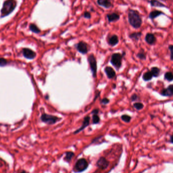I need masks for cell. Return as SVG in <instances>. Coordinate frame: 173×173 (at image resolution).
I'll list each match as a JSON object with an SVG mask.
<instances>
[{
  "label": "cell",
  "mask_w": 173,
  "mask_h": 173,
  "mask_svg": "<svg viewBox=\"0 0 173 173\" xmlns=\"http://www.w3.org/2000/svg\"><path fill=\"white\" fill-rule=\"evenodd\" d=\"M107 17L109 22H113L118 21L120 19V15L117 13H112L107 14Z\"/></svg>",
  "instance_id": "obj_14"
},
{
  "label": "cell",
  "mask_w": 173,
  "mask_h": 173,
  "mask_svg": "<svg viewBox=\"0 0 173 173\" xmlns=\"http://www.w3.org/2000/svg\"><path fill=\"white\" fill-rule=\"evenodd\" d=\"M150 5L152 7H166L168 8L165 5L162 3L161 2L159 1L158 0H150L149 1Z\"/></svg>",
  "instance_id": "obj_18"
},
{
  "label": "cell",
  "mask_w": 173,
  "mask_h": 173,
  "mask_svg": "<svg viewBox=\"0 0 173 173\" xmlns=\"http://www.w3.org/2000/svg\"><path fill=\"white\" fill-rule=\"evenodd\" d=\"M138 58L140 59L141 60H145L146 58V54L144 51H140L137 55Z\"/></svg>",
  "instance_id": "obj_25"
},
{
  "label": "cell",
  "mask_w": 173,
  "mask_h": 173,
  "mask_svg": "<svg viewBox=\"0 0 173 173\" xmlns=\"http://www.w3.org/2000/svg\"><path fill=\"white\" fill-rule=\"evenodd\" d=\"M162 1H167V0H162Z\"/></svg>",
  "instance_id": "obj_37"
},
{
  "label": "cell",
  "mask_w": 173,
  "mask_h": 173,
  "mask_svg": "<svg viewBox=\"0 0 173 173\" xmlns=\"http://www.w3.org/2000/svg\"><path fill=\"white\" fill-rule=\"evenodd\" d=\"M151 73H152V76L153 77H158L160 75V70L157 67H153L151 69Z\"/></svg>",
  "instance_id": "obj_21"
},
{
  "label": "cell",
  "mask_w": 173,
  "mask_h": 173,
  "mask_svg": "<svg viewBox=\"0 0 173 173\" xmlns=\"http://www.w3.org/2000/svg\"><path fill=\"white\" fill-rule=\"evenodd\" d=\"M104 71L106 74L108 79H112L116 76V73L114 70L111 67H106L104 69Z\"/></svg>",
  "instance_id": "obj_13"
},
{
  "label": "cell",
  "mask_w": 173,
  "mask_h": 173,
  "mask_svg": "<svg viewBox=\"0 0 173 173\" xmlns=\"http://www.w3.org/2000/svg\"><path fill=\"white\" fill-rule=\"evenodd\" d=\"M160 94L163 96L165 97H170L172 96L173 95V86L172 85H171L168 86V88L165 89H163L162 90Z\"/></svg>",
  "instance_id": "obj_11"
},
{
  "label": "cell",
  "mask_w": 173,
  "mask_h": 173,
  "mask_svg": "<svg viewBox=\"0 0 173 173\" xmlns=\"http://www.w3.org/2000/svg\"><path fill=\"white\" fill-rule=\"evenodd\" d=\"M173 46L172 45H171L168 46V49L170 50V52H171V54H170V58H171V60H173Z\"/></svg>",
  "instance_id": "obj_32"
},
{
  "label": "cell",
  "mask_w": 173,
  "mask_h": 173,
  "mask_svg": "<svg viewBox=\"0 0 173 173\" xmlns=\"http://www.w3.org/2000/svg\"><path fill=\"white\" fill-rule=\"evenodd\" d=\"M145 40L147 44L150 45H152L155 44L156 42V39L155 36L151 33H148L146 34L145 38Z\"/></svg>",
  "instance_id": "obj_12"
},
{
  "label": "cell",
  "mask_w": 173,
  "mask_h": 173,
  "mask_svg": "<svg viewBox=\"0 0 173 173\" xmlns=\"http://www.w3.org/2000/svg\"><path fill=\"white\" fill-rule=\"evenodd\" d=\"M131 100L134 102V101H136L138 99V96L137 94H134L131 96Z\"/></svg>",
  "instance_id": "obj_33"
},
{
  "label": "cell",
  "mask_w": 173,
  "mask_h": 173,
  "mask_svg": "<svg viewBox=\"0 0 173 173\" xmlns=\"http://www.w3.org/2000/svg\"><path fill=\"white\" fill-rule=\"evenodd\" d=\"M99 112V110L98 109H96L93 110V111L92 112V113L93 115H98Z\"/></svg>",
  "instance_id": "obj_34"
},
{
  "label": "cell",
  "mask_w": 173,
  "mask_h": 173,
  "mask_svg": "<svg viewBox=\"0 0 173 173\" xmlns=\"http://www.w3.org/2000/svg\"><path fill=\"white\" fill-rule=\"evenodd\" d=\"M16 0H6L4 2L2 9L1 10V17L2 18L6 17L13 12L17 7Z\"/></svg>",
  "instance_id": "obj_2"
},
{
  "label": "cell",
  "mask_w": 173,
  "mask_h": 173,
  "mask_svg": "<svg viewBox=\"0 0 173 173\" xmlns=\"http://www.w3.org/2000/svg\"><path fill=\"white\" fill-rule=\"evenodd\" d=\"M161 15H165V14L163 13L162 12L159 11V10H154V11H152L149 13V18L153 20Z\"/></svg>",
  "instance_id": "obj_17"
},
{
  "label": "cell",
  "mask_w": 173,
  "mask_h": 173,
  "mask_svg": "<svg viewBox=\"0 0 173 173\" xmlns=\"http://www.w3.org/2000/svg\"><path fill=\"white\" fill-rule=\"evenodd\" d=\"M29 29L32 32H34L35 34H39L40 32V29L39 28L36 24L34 23L30 24L29 26Z\"/></svg>",
  "instance_id": "obj_22"
},
{
  "label": "cell",
  "mask_w": 173,
  "mask_h": 173,
  "mask_svg": "<svg viewBox=\"0 0 173 173\" xmlns=\"http://www.w3.org/2000/svg\"><path fill=\"white\" fill-rule=\"evenodd\" d=\"M152 73H151L150 71H148L147 72H146L145 73H144V75H143V76H142V78L144 81H149L151 80L152 79Z\"/></svg>",
  "instance_id": "obj_23"
},
{
  "label": "cell",
  "mask_w": 173,
  "mask_h": 173,
  "mask_svg": "<svg viewBox=\"0 0 173 173\" xmlns=\"http://www.w3.org/2000/svg\"><path fill=\"white\" fill-rule=\"evenodd\" d=\"M88 167V162L85 159L82 158L77 160L74 166L73 171L75 173H81L86 170Z\"/></svg>",
  "instance_id": "obj_3"
},
{
  "label": "cell",
  "mask_w": 173,
  "mask_h": 173,
  "mask_svg": "<svg viewBox=\"0 0 173 173\" xmlns=\"http://www.w3.org/2000/svg\"><path fill=\"white\" fill-rule=\"evenodd\" d=\"M61 118L56 117L52 115L43 114L41 117V120L44 123H46L49 125H52L56 123L57 121L61 120Z\"/></svg>",
  "instance_id": "obj_6"
},
{
  "label": "cell",
  "mask_w": 173,
  "mask_h": 173,
  "mask_svg": "<svg viewBox=\"0 0 173 173\" xmlns=\"http://www.w3.org/2000/svg\"><path fill=\"white\" fill-rule=\"evenodd\" d=\"M109 165V162L104 157H100L96 163V166L102 170H105L107 168Z\"/></svg>",
  "instance_id": "obj_8"
},
{
  "label": "cell",
  "mask_w": 173,
  "mask_h": 173,
  "mask_svg": "<svg viewBox=\"0 0 173 173\" xmlns=\"http://www.w3.org/2000/svg\"><path fill=\"white\" fill-rule=\"evenodd\" d=\"M142 32H135L129 34V37L132 40L138 41L140 39L141 36H142Z\"/></svg>",
  "instance_id": "obj_19"
},
{
  "label": "cell",
  "mask_w": 173,
  "mask_h": 173,
  "mask_svg": "<svg viewBox=\"0 0 173 173\" xmlns=\"http://www.w3.org/2000/svg\"><path fill=\"white\" fill-rule=\"evenodd\" d=\"M170 142H171V143H173V137H172V136H171V137H170Z\"/></svg>",
  "instance_id": "obj_35"
},
{
  "label": "cell",
  "mask_w": 173,
  "mask_h": 173,
  "mask_svg": "<svg viewBox=\"0 0 173 173\" xmlns=\"http://www.w3.org/2000/svg\"><path fill=\"white\" fill-rule=\"evenodd\" d=\"M20 173H29L28 172L26 171H25V170H23L22 171L20 172Z\"/></svg>",
  "instance_id": "obj_36"
},
{
  "label": "cell",
  "mask_w": 173,
  "mask_h": 173,
  "mask_svg": "<svg viewBox=\"0 0 173 173\" xmlns=\"http://www.w3.org/2000/svg\"><path fill=\"white\" fill-rule=\"evenodd\" d=\"M75 154L72 151H67L65 152V157H64V160L67 163H70L72 158L74 157Z\"/></svg>",
  "instance_id": "obj_20"
},
{
  "label": "cell",
  "mask_w": 173,
  "mask_h": 173,
  "mask_svg": "<svg viewBox=\"0 0 173 173\" xmlns=\"http://www.w3.org/2000/svg\"><path fill=\"white\" fill-rule=\"evenodd\" d=\"M118 43H119V39H118V36L117 35H115V34L112 35L111 37H110L108 39V44L112 47H114L116 45H117Z\"/></svg>",
  "instance_id": "obj_15"
},
{
  "label": "cell",
  "mask_w": 173,
  "mask_h": 173,
  "mask_svg": "<svg viewBox=\"0 0 173 173\" xmlns=\"http://www.w3.org/2000/svg\"><path fill=\"white\" fill-rule=\"evenodd\" d=\"M164 78H165V79L168 82H171L173 79V73L171 71L167 72L165 74Z\"/></svg>",
  "instance_id": "obj_24"
},
{
  "label": "cell",
  "mask_w": 173,
  "mask_h": 173,
  "mask_svg": "<svg viewBox=\"0 0 173 173\" xmlns=\"http://www.w3.org/2000/svg\"><path fill=\"white\" fill-rule=\"evenodd\" d=\"M124 56L123 54L119 53H115L113 54L111 56V60L110 62L115 68L117 70H119L122 65V61H123V57Z\"/></svg>",
  "instance_id": "obj_4"
},
{
  "label": "cell",
  "mask_w": 173,
  "mask_h": 173,
  "mask_svg": "<svg viewBox=\"0 0 173 173\" xmlns=\"http://www.w3.org/2000/svg\"><path fill=\"white\" fill-rule=\"evenodd\" d=\"M121 120L126 123H129L131 121L132 118L127 115H123L121 117Z\"/></svg>",
  "instance_id": "obj_27"
},
{
  "label": "cell",
  "mask_w": 173,
  "mask_h": 173,
  "mask_svg": "<svg viewBox=\"0 0 173 173\" xmlns=\"http://www.w3.org/2000/svg\"><path fill=\"white\" fill-rule=\"evenodd\" d=\"M7 62L5 59L0 58V67H4L7 64Z\"/></svg>",
  "instance_id": "obj_29"
},
{
  "label": "cell",
  "mask_w": 173,
  "mask_h": 173,
  "mask_svg": "<svg viewBox=\"0 0 173 173\" xmlns=\"http://www.w3.org/2000/svg\"><path fill=\"white\" fill-rule=\"evenodd\" d=\"M134 107L138 110H142V109L144 108V104L141 103V102H136L134 104Z\"/></svg>",
  "instance_id": "obj_26"
},
{
  "label": "cell",
  "mask_w": 173,
  "mask_h": 173,
  "mask_svg": "<svg viewBox=\"0 0 173 173\" xmlns=\"http://www.w3.org/2000/svg\"><path fill=\"white\" fill-rule=\"evenodd\" d=\"M84 17V18H86V19H90L91 17H92V16H91V14H90V13L89 12H85L83 14Z\"/></svg>",
  "instance_id": "obj_30"
},
{
  "label": "cell",
  "mask_w": 173,
  "mask_h": 173,
  "mask_svg": "<svg viewBox=\"0 0 173 173\" xmlns=\"http://www.w3.org/2000/svg\"><path fill=\"white\" fill-rule=\"evenodd\" d=\"M90 116H86L84 118L83 121L82 122V124L80 128H79L78 129H77L76 131H75L74 132V134H77L78 133L80 132L81 131H83L84 129H85V128H86L87 127H88L90 125Z\"/></svg>",
  "instance_id": "obj_9"
},
{
  "label": "cell",
  "mask_w": 173,
  "mask_h": 173,
  "mask_svg": "<svg viewBox=\"0 0 173 173\" xmlns=\"http://www.w3.org/2000/svg\"><path fill=\"white\" fill-rule=\"evenodd\" d=\"M88 63L90 65V68L92 71V75L93 78H96L97 73V62L96 58L93 54H90L87 58Z\"/></svg>",
  "instance_id": "obj_5"
},
{
  "label": "cell",
  "mask_w": 173,
  "mask_h": 173,
  "mask_svg": "<svg viewBox=\"0 0 173 173\" xmlns=\"http://www.w3.org/2000/svg\"><path fill=\"white\" fill-rule=\"evenodd\" d=\"M97 3L99 5L106 9L110 8L112 6L111 0H97Z\"/></svg>",
  "instance_id": "obj_16"
},
{
  "label": "cell",
  "mask_w": 173,
  "mask_h": 173,
  "mask_svg": "<svg viewBox=\"0 0 173 173\" xmlns=\"http://www.w3.org/2000/svg\"><path fill=\"white\" fill-rule=\"evenodd\" d=\"M75 47L78 51L80 52V53H81L82 54L85 55L88 53V44L84 42H83V41L79 42L78 44L75 45Z\"/></svg>",
  "instance_id": "obj_7"
},
{
  "label": "cell",
  "mask_w": 173,
  "mask_h": 173,
  "mask_svg": "<svg viewBox=\"0 0 173 173\" xmlns=\"http://www.w3.org/2000/svg\"><path fill=\"white\" fill-rule=\"evenodd\" d=\"M100 121V117L98 115H93V124H98Z\"/></svg>",
  "instance_id": "obj_28"
},
{
  "label": "cell",
  "mask_w": 173,
  "mask_h": 173,
  "mask_svg": "<svg viewBox=\"0 0 173 173\" xmlns=\"http://www.w3.org/2000/svg\"><path fill=\"white\" fill-rule=\"evenodd\" d=\"M110 102L109 99L108 98H103L101 102L102 104H104V105H106V104H107L109 103Z\"/></svg>",
  "instance_id": "obj_31"
},
{
  "label": "cell",
  "mask_w": 173,
  "mask_h": 173,
  "mask_svg": "<svg viewBox=\"0 0 173 173\" xmlns=\"http://www.w3.org/2000/svg\"><path fill=\"white\" fill-rule=\"evenodd\" d=\"M23 56L26 58L29 59L34 58L36 56V53H35V52L29 48L23 49Z\"/></svg>",
  "instance_id": "obj_10"
},
{
  "label": "cell",
  "mask_w": 173,
  "mask_h": 173,
  "mask_svg": "<svg viewBox=\"0 0 173 173\" xmlns=\"http://www.w3.org/2000/svg\"><path fill=\"white\" fill-rule=\"evenodd\" d=\"M128 20L131 26L135 29L139 28L142 25V18L141 17L139 12L136 10L132 9L129 10Z\"/></svg>",
  "instance_id": "obj_1"
}]
</instances>
